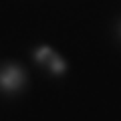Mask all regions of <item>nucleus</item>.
<instances>
[{
    "label": "nucleus",
    "instance_id": "f257e3e1",
    "mask_svg": "<svg viewBox=\"0 0 121 121\" xmlns=\"http://www.w3.org/2000/svg\"><path fill=\"white\" fill-rule=\"evenodd\" d=\"M18 79H20L18 71H6V73L2 75V85L4 87H14L18 83Z\"/></svg>",
    "mask_w": 121,
    "mask_h": 121
}]
</instances>
